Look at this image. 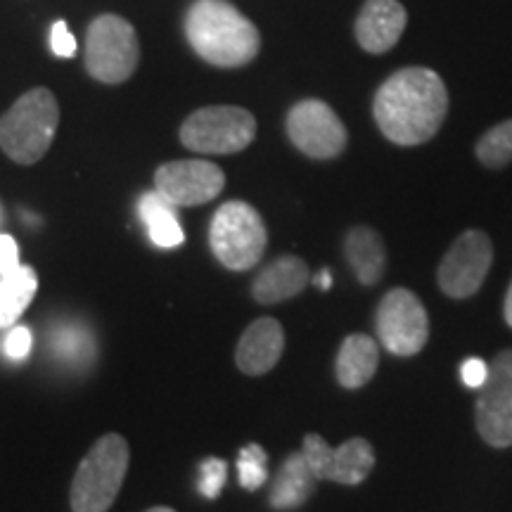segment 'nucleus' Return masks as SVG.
<instances>
[{
	"mask_svg": "<svg viewBox=\"0 0 512 512\" xmlns=\"http://www.w3.org/2000/svg\"><path fill=\"white\" fill-rule=\"evenodd\" d=\"M448 114L446 83L427 67H406L377 88L373 117L394 145L415 147L439 133Z\"/></svg>",
	"mask_w": 512,
	"mask_h": 512,
	"instance_id": "nucleus-1",
	"label": "nucleus"
},
{
	"mask_svg": "<svg viewBox=\"0 0 512 512\" xmlns=\"http://www.w3.org/2000/svg\"><path fill=\"white\" fill-rule=\"evenodd\" d=\"M192 50L214 67H245L259 55L261 36L228 0H195L185 17Z\"/></svg>",
	"mask_w": 512,
	"mask_h": 512,
	"instance_id": "nucleus-2",
	"label": "nucleus"
},
{
	"mask_svg": "<svg viewBox=\"0 0 512 512\" xmlns=\"http://www.w3.org/2000/svg\"><path fill=\"white\" fill-rule=\"evenodd\" d=\"M60 107L48 88L24 93L0 119V147L12 162L36 164L53 143Z\"/></svg>",
	"mask_w": 512,
	"mask_h": 512,
	"instance_id": "nucleus-3",
	"label": "nucleus"
},
{
	"mask_svg": "<svg viewBox=\"0 0 512 512\" xmlns=\"http://www.w3.org/2000/svg\"><path fill=\"white\" fill-rule=\"evenodd\" d=\"M128 444L119 434H105L81 460L72 482L74 512H107L117 501L128 470Z\"/></svg>",
	"mask_w": 512,
	"mask_h": 512,
	"instance_id": "nucleus-4",
	"label": "nucleus"
},
{
	"mask_svg": "<svg viewBox=\"0 0 512 512\" xmlns=\"http://www.w3.org/2000/svg\"><path fill=\"white\" fill-rule=\"evenodd\" d=\"M264 219L252 204L233 200L216 209L209 226V245L216 259L230 271H249L266 252Z\"/></svg>",
	"mask_w": 512,
	"mask_h": 512,
	"instance_id": "nucleus-5",
	"label": "nucleus"
},
{
	"mask_svg": "<svg viewBox=\"0 0 512 512\" xmlns=\"http://www.w3.org/2000/svg\"><path fill=\"white\" fill-rule=\"evenodd\" d=\"M256 119L242 107H202L181 126V143L200 155H235L252 145Z\"/></svg>",
	"mask_w": 512,
	"mask_h": 512,
	"instance_id": "nucleus-6",
	"label": "nucleus"
},
{
	"mask_svg": "<svg viewBox=\"0 0 512 512\" xmlns=\"http://www.w3.org/2000/svg\"><path fill=\"white\" fill-rule=\"evenodd\" d=\"M136 29L117 15H102L88 27L86 69L102 83H121L138 67Z\"/></svg>",
	"mask_w": 512,
	"mask_h": 512,
	"instance_id": "nucleus-7",
	"label": "nucleus"
},
{
	"mask_svg": "<svg viewBox=\"0 0 512 512\" xmlns=\"http://www.w3.org/2000/svg\"><path fill=\"white\" fill-rule=\"evenodd\" d=\"M377 339L389 354L408 358L420 354L430 337V318L422 302L406 287H396L382 297L375 313Z\"/></svg>",
	"mask_w": 512,
	"mask_h": 512,
	"instance_id": "nucleus-8",
	"label": "nucleus"
},
{
	"mask_svg": "<svg viewBox=\"0 0 512 512\" xmlns=\"http://www.w3.org/2000/svg\"><path fill=\"white\" fill-rule=\"evenodd\" d=\"M287 136L311 159H335L347 147V128L328 102L309 98L287 114Z\"/></svg>",
	"mask_w": 512,
	"mask_h": 512,
	"instance_id": "nucleus-9",
	"label": "nucleus"
},
{
	"mask_svg": "<svg viewBox=\"0 0 512 512\" xmlns=\"http://www.w3.org/2000/svg\"><path fill=\"white\" fill-rule=\"evenodd\" d=\"M494 264V245L482 230H465L460 238L448 247L439 264V287L446 297L467 299L479 292L486 273Z\"/></svg>",
	"mask_w": 512,
	"mask_h": 512,
	"instance_id": "nucleus-10",
	"label": "nucleus"
},
{
	"mask_svg": "<svg viewBox=\"0 0 512 512\" xmlns=\"http://www.w3.org/2000/svg\"><path fill=\"white\" fill-rule=\"evenodd\" d=\"M477 430L486 444L512 446V349L501 351L477 389Z\"/></svg>",
	"mask_w": 512,
	"mask_h": 512,
	"instance_id": "nucleus-11",
	"label": "nucleus"
},
{
	"mask_svg": "<svg viewBox=\"0 0 512 512\" xmlns=\"http://www.w3.org/2000/svg\"><path fill=\"white\" fill-rule=\"evenodd\" d=\"M302 453L313 477L349 486L366 482L375 465L373 446L363 437H354L332 448L320 434H306Z\"/></svg>",
	"mask_w": 512,
	"mask_h": 512,
	"instance_id": "nucleus-12",
	"label": "nucleus"
},
{
	"mask_svg": "<svg viewBox=\"0 0 512 512\" xmlns=\"http://www.w3.org/2000/svg\"><path fill=\"white\" fill-rule=\"evenodd\" d=\"M155 188L174 207H197L221 195V190L226 188V176L211 162L181 159L159 166Z\"/></svg>",
	"mask_w": 512,
	"mask_h": 512,
	"instance_id": "nucleus-13",
	"label": "nucleus"
},
{
	"mask_svg": "<svg viewBox=\"0 0 512 512\" xmlns=\"http://www.w3.org/2000/svg\"><path fill=\"white\" fill-rule=\"evenodd\" d=\"M408 12L399 0H366L356 17V43L370 55L389 53L401 41Z\"/></svg>",
	"mask_w": 512,
	"mask_h": 512,
	"instance_id": "nucleus-14",
	"label": "nucleus"
},
{
	"mask_svg": "<svg viewBox=\"0 0 512 512\" xmlns=\"http://www.w3.org/2000/svg\"><path fill=\"white\" fill-rule=\"evenodd\" d=\"M285 349L283 325L275 318H259L242 332L235 361L245 375H266L275 368Z\"/></svg>",
	"mask_w": 512,
	"mask_h": 512,
	"instance_id": "nucleus-15",
	"label": "nucleus"
},
{
	"mask_svg": "<svg viewBox=\"0 0 512 512\" xmlns=\"http://www.w3.org/2000/svg\"><path fill=\"white\" fill-rule=\"evenodd\" d=\"M309 285V266L299 256H280L254 278L252 297L259 304H278L297 297Z\"/></svg>",
	"mask_w": 512,
	"mask_h": 512,
	"instance_id": "nucleus-16",
	"label": "nucleus"
},
{
	"mask_svg": "<svg viewBox=\"0 0 512 512\" xmlns=\"http://www.w3.org/2000/svg\"><path fill=\"white\" fill-rule=\"evenodd\" d=\"M344 256H347L351 271L361 285L380 283L384 275V264H387V254H384V242L373 228L356 226L347 233L344 240Z\"/></svg>",
	"mask_w": 512,
	"mask_h": 512,
	"instance_id": "nucleus-17",
	"label": "nucleus"
},
{
	"mask_svg": "<svg viewBox=\"0 0 512 512\" xmlns=\"http://www.w3.org/2000/svg\"><path fill=\"white\" fill-rule=\"evenodd\" d=\"M380 351L368 335H349L337 354V382L347 389H358L373 380Z\"/></svg>",
	"mask_w": 512,
	"mask_h": 512,
	"instance_id": "nucleus-18",
	"label": "nucleus"
},
{
	"mask_svg": "<svg viewBox=\"0 0 512 512\" xmlns=\"http://www.w3.org/2000/svg\"><path fill=\"white\" fill-rule=\"evenodd\" d=\"M313 482H316V477H313L304 453H292L280 465L278 477H275L271 489V505L278 510L299 508L313 494Z\"/></svg>",
	"mask_w": 512,
	"mask_h": 512,
	"instance_id": "nucleus-19",
	"label": "nucleus"
},
{
	"mask_svg": "<svg viewBox=\"0 0 512 512\" xmlns=\"http://www.w3.org/2000/svg\"><path fill=\"white\" fill-rule=\"evenodd\" d=\"M140 219L147 226V235L155 242L157 247L162 249H176L183 245L185 235L181 223L176 219L174 204L164 200L159 192H147V195L140 197L138 204Z\"/></svg>",
	"mask_w": 512,
	"mask_h": 512,
	"instance_id": "nucleus-20",
	"label": "nucleus"
},
{
	"mask_svg": "<svg viewBox=\"0 0 512 512\" xmlns=\"http://www.w3.org/2000/svg\"><path fill=\"white\" fill-rule=\"evenodd\" d=\"M38 290L36 271L31 266H19L17 271L0 275V328H10L27 311Z\"/></svg>",
	"mask_w": 512,
	"mask_h": 512,
	"instance_id": "nucleus-21",
	"label": "nucleus"
},
{
	"mask_svg": "<svg viewBox=\"0 0 512 512\" xmlns=\"http://www.w3.org/2000/svg\"><path fill=\"white\" fill-rule=\"evenodd\" d=\"M50 347H53L55 356L64 363H91L95 356V339L91 330L81 323H60L53 328L50 335Z\"/></svg>",
	"mask_w": 512,
	"mask_h": 512,
	"instance_id": "nucleus-22",
	"label": "nucleus"
},
{
	"mask_svg": "<svg viewBox=\"0 0 512 512\" xmlns=\"http://www.w3.org/2000/svg\"><path fill=\"white\" fill-rule=\"evenodd\" d=\"M475 155L489 169H503L512 162V119L501 121L477 140Z\"/></svg>",
	"mask_w": 512,
	"mask_h": 512,
	"instance_id": "nucleus-23",
	"label": "nucleus"
},
{
	"mask_svg": "<svg viewBox=\"0 0 512 512\" xmlns=\"http://www.w3.org/2000/svg\"><path fill=\"white\" fill-rule=\"evenodd\" d=\"M240 486L247 491H256L266 484L268 477V453L259 444H249L238 456Z\"/></svg>",
	"mask_w": 512,
	"mask_h": 512,
	"instance_id": "nucleus-24",
	"label": "nucleus"
},
{
	"mask_svg": "<svg viewBox=\"0 0 512 512\" xmlns=\"http://www.w3.org/2000/svg\"><path fill=\"white\" fill-rule=\"evenodd\" d=\"M228 479V465L221 458H207L200 465V494L204 498H216L221 494V489L226 486Z\"/></svg>",
	"mask_w": 512,
	"mask_h": 512,
	"instance_id": "nucleus-25",
	"label": "nucleus"
},
{
	"mask_svg": "<svg viewBox=\"0 0 512 512\" xmlns=\"http://www.w3.org/2000/svg\"><path fill=\"white\" fill-rule=\"evenodd\" d=\"M31 344H34V339H31V330L17 325V328H12L8 332V337H5L3 351L5 356L12 358V361H22V358L29 356Z\"/></svg>",
	"mask_w": 512,
	"mask_h": 512,
	"instance_id": "nucleus-26",
	"label": "nucleus"
},
{
	"mask_svg": "<svg viewBox=\"0 0 512 512\" xmlns=\"http://www.w3.org/2000/svg\"><path fill=\"white\" fill-rule=\"evenodd\" d=\"M50 48H53V53L60 57H72L76 53V38L69 34L64 22L53 24V31H50Z\"/></svg>",
	"mask_w": 512,
	"mask_h": 512,
	"instance_id": "nucleus-27",
	"label": "nucleus"
},
{
	"mask_svg": "<svg viewBox=\"0 0 512 512\" xmlns=\"http://www.w3.org/2000/svg\"><path fill=\"white\" fill-rule=\"evenodd\" d=\"M486 375H489V366H486V361H482V358H467L463 368H460V377H463L465 387L470 389L482 387Z\"/></svg>",
	"mask_w": 512,
	"mask_h": 512,
	"instance_id": "nucleus-28",
	"label": "nucleus"
},
{
	"mask_svg": "<svg viewBox=\"0 0 512 512\" xmlns=\"http://www.w3.org/2000/svg\"><path fill=\"white\" fill-rule=\"evenodd\" d=\"M22 266L19 264V247L15 238L0 233V275H8Z\"/></svg>",
	"mask_w": 512,
	"mask_h": 512,
	"instance_id": "nucleus-29",
	"label": "nucleus"
},
{
	"mask_svg": "<svg viewBox=\"0 0 512 512\" xmlns=\"http://www.w3.org/2000/svg\"><path fill=\"white\" fill-rule=\"evenodd\" d=\"M503 311H505V323H508L510 328H512V283H510V287H508V294H505V306H503Z\"/></svg>",
	"mask_w": 512,
	"mask_h": 512,
	"instance_id": "nucleus-30",
	"label": "nucleus"
},
{
	"mask_svg": "<svg viewBox=\"0 0 512 512\" xmlns=\"http://www.w3.org/2000/svg\"><path fill=\"white\" fill-rule=\"evenodd\" d=\"M316 285H318V290H330V287H332V275H330V271L318 273V275H316Z\"/></svg>",
	"mask_w": 512,
	"mask_h": 512,
	"instance_id": "nucleus-31",
	"label": "nucleus"
},
{
	"mask_svg": "<svg viewBox=\"0 0 512 512\" xmlns=\"http://www.w3.org/2000/svg\"><path fill=\"white\" fill-rule=\"evenodd\" d=\"M147 512H176V510H171V508H152V510H147Z\"/></svg>",
	"mask_w": 512,
	"mask_h": 512,
	"instance_id": "nucleus-32",
	"label": "nucleus"
},
{
	"mask_svg": "<svg viewBox=\"0 0 512 512\" xmlns=\"http://www.w3.org/2000/svg\"><path fill=\"white\" fill-rule=\"evenodd\" d=\"M0 223H3V209H0Z\"/></svg>",
	"mask_w": 512,
	"mask_h": 512,
	"instance_id": "nucleus-33",
	"label": "nucleus"
}]
</instances>
